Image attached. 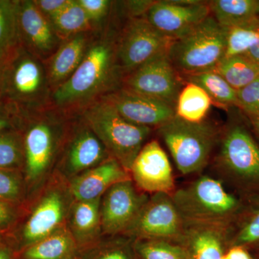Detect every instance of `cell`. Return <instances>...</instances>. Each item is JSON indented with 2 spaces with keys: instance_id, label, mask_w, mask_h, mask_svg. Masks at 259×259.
<instances>
[{
  "instance_id": "1",
  "label": "cell",
  "mask_w": 259,
  "mask_h": 259,
  "mask_svg": "<svg viewBox=\"0 0 259 259\" xmlns=\"http://www.w3.org/2000/svg\"><path fill=\"white\" fill-rule=\"evenodd\" d=\"M117 14L102 28L95 30L86 55L78 69L53 93V105L69 115L79 113L122 87L116 45L120 25Z\"/></svg>"
},
{
  "instance_id": "2",
  "label": "cell",
  "mask_w": 259,
  "mask_h": 259,
  "mask_svg": "<svg viewBox=\"0 0 259 259\" xmlns=\"http://www.w3.org/2000/svg\"><path fill=\"white\" fill-rule=\"evenodd\" d=\"M2 101L23 116L54 105L44 61L21 46L6 59Z\"/></svg>"
},
{
  "instance_id": "3",
  "label": "cell",
  "mask_w": 259,
  "mask_h": 259,
  "mask_svg": "<svg viewBox=\"0 0 259 259\" xmlns=\"http://www.w3.org/2000/svg\"><path fill=\"white\" fill-rule=\"evenodd\" d=\"M71 116L54 105L24 116V157L29 180L45 175L60 153Z\"/></svg>"
},
{
  "instance_id": "4",
  "label": "cell",
  "mask_w": 259,
  "mask_h": 259,
  "mask_svg": "<svg viewBox=\"0 0 259 259\" xmlns=\"http://www.w3.org/2000/svg\"><path fill=\"white\" fill-rule=\"evenodd\" d=\"M107 152L127 171L146 144L151 128L126 120L109 102L100 100L79 112Z\"/></svg>"
},
{
  "instance_id": "5",
  "label": "cell",
  "mask_w": 259,
  "mask_h": 259,
  "mask_svg": "<svg viewBox=\"0 0 259 259\" xmlns=\"http://www.w3.org/2000/svg\"><path fill=\"white\" fill-rule=\"evenodd\" d=\"M171 197L185 227L223 229L238 207L236 197L227 192L222 183L207 176L175 191Z\"/></svg>"
},
{
  "instance_id": "6",
  "label": "cell",
  "mask_w": 259,
  "mask_h": 259,
  "mask_svg": "<svg viewBox=\"0 0 259 259\" xmlns=\"http://www.w3.org/2000/svg\"><path fill=\"white\" fill-rule=\"evenodd\" d=\"M228 28L209 15L168 49L174 67L184 76L214 69L226 53Z\"/></svg>"
},
{
  "instance_id": "7",
  "label": "cell",
  "mask_w": 259,
  "mask_h": 259,
  "mask_svg": "<svg viewBox=\"0 0 259 259\" xmlns=\"http://www.w3.org/2000/svg\"><path fill=\"white\" fill-rule=\"evenodd\" d=\"M157 129L182 175L197 173L207 165L218 139L212 125L187 122L175 115Z\"/></svg>"
},
{
  "instance_id": "8",
  "label": "cell",
  "mask_w": 259,
  "mask_h": 259,
  "mask_svg": "<svg viewBox=\"0 0 259 259\" xmlns=\"http://www.w3.org/2000/svg\"><path fill=\"white\" fill-rule=\"evenodd\" d=\"M171 41L144 17L125 18L116 45L117 63L123 77L167 50Z\"/></svg>"
},
{
  "instance_id": "9",
  "label": "cell",
  "mask_w": 259,
  "mask_h": 259,
  "mask_svg": "<svg viewBox=\"0 0 259 259\" xmlns=\"http://www.w3.org/2000/svg\"><path fill=\"white\" fill-rule=\"evenodd\" d=\"M121 88L151 97L175 109L182 89V78L174 67L167 49L125 75Z\"/></svg>"
},
{
  "instance_id": "10",
  "label": "cell",
  "mask_w": 259,
  "mask_h": 259,
  "mask_svg": "<svg viewBox=\"0 0 259 259\" xmlns=\"http://www.w3.org/2000/svg\"><path fill=\"white\" fill-rule=\"evenodd\" d=\"M128 231L141 240H184L186 227L171 195L158 193L148 199Z\"/></svg>"
},
{
  "instance_id": "11",
  "label": "cell",
  "mask_w": 259,
  "mask_h": 259,
  "mask_svg": "<svg viewBox=\"0 0 259 259\" xmlns=\"http://www.w3.org/2000/svg\"><path fill=\"white\" fill-rule=\"evenodd\" d=\"M60 153L61 166L73 175L88 171L112 158L79 113L71 116Z\"/></svg>"
},
{
  "instance_id": "12",
  "label": "cell",
  "mask_w": 259,
  "mask_h": 259,
  "mask_svg": "<svg viewBox=\"0 0 259 259\" xmlns=\"http://www.w3.org/2000/svg\"><path fill=\"white\" fill-rule=\"evenodd\" d=\"M211 15L208 3L199 1L153 2L144 18L172 40L190 32Z\"/></svg>"
},
{
  "instance_id": "13",
  "label": "cell",
  "mask_w": 259,
  "mask_h": 259,
  "mask_svg": "<svg viewBox=\"0 0 259 259\" xmlns=\"http://www.w3.org/2000/svg\"><path fill=\"white\" fill-rule=\"evenodd\" d=\"M218 161L229 175L259 184V147L244 127L235 125L227 131Z\"/></svg>"
},
{
  "instance_id": "14",
  "label": "cell",
  "mask_w": 259,
  "mask_h": 259,
  "mask_svg": "<svg viewBox=\"0 0 259 259\" xmlns=\"http://www.w3.org/2000/svg\"><path fill=\"white\" fill-rule=\"evenodd\" d=\"M147 201L146 195L138 193L131 180L112 186L105 192L100 207L102 230L108 234L127 231Z\"/></svg>"
},
{
  "instance_id": "15",
  "label": "cell",
  "mask_w": 259,
  "mask_h": 259,
  "mask_svg": "<svg viewBox=\"0 0 259 259\" xmlns=\"http://www.w3.org/2000/svg\"><path fill=\"white\" fill-rule=\"evenodd\" d=\"M18 25L20 46L42 61L50 58L63 42L33 0H18Z\"/></svg>"
},
{
  "instance_id": "16",
  "label": "cell",
  "mask_w": 259,
  "mask_h": 259,
  "mask_svg": "<svg viewBox=\"0 0 259 259\" xmlns=\"http://www.w3.org/2000/svg\"><path fill=\"white\" fill-rule=\"evenodd\" d=\"M137 187L149 193L171 195L175 183L166 152L156 141L146 143L135 158L131 171Z\"/></svg>"
},
{
  "instance_id": "17",
  "label": "cell",
  "mask_w": 259,
  "mask_h": 259,
  "mask_svg": "<svg viewBox=\"0 0 259 259\" xmlns=\"http://www.w3.org/2000/svg\"><path fill=\"white\" fill-rule=\"evenodd\" d=\"M101 100L109 102L126 120L151 129L158 128L176 115L174 107L122 88Z\"/></svg>"
},
{
  "instance_id": "18",
  "label": "cell",
  "mask_w": 259,
  "mask_h": 259,
  "mask_svg": "<svg viewBox=\"0 0 259 259\" xmlns=\"http://www.w3.org/2000/svg\"><path fill=\"white\" fill-rule=\"evenodd\" d=\"M94 31L83 32L63 40L58 50L44 61L53 93L70 79L86 55Z\"/></svg>"
},
{
  "instance_id": "19",
  "label": "cell",
  "mask_w": 259,
  "mask_h": 259,
  "mask_svg": "<svg viewBox=\"0 0 259 259\" xmlns=\"http://www.w3.org/2000/svg\"><path fill=\"white\" fill-rule=\"evenodd\" d=\"M129 180L125 168L110 158L74 179L71 185V193L78 201L94 200L101 198L102 194L112 186Z\"/></svg>"
},
{
  "instance_id": "20",
  "label": "cell",
  "mask_w": 259,
  "mask_h": 259,
  "mask_svg": "<svg viewBox=\"0 0 259 259\" xmlns=\"http://www.w3.org/2000/svg\"><path fill=\"white\" fill-rule=\"evenodd\" d=\"M65 214L64 198L59 192H49L37 204L25 224L24 239L30 244L37 243L57 231Z\"/></svg>"
},
{
  "instance_id": "21",
  "label": "cell",
  "mask_w": 259,
  "mask_h": 259,
  "mask_svg": "<svg viewBox=\"0 0 259 259\" xmlns=\"http://www.w3.org/2000/svg\"><path fill=\"white\" fill-rule=\"evenodd\" d=\"M208 5L211 15L225 28L259 23L258 0H214Z\"/></svg>"
},
{
  "instance_id": "22",
  "label": "cell",
  "mask_w": 259,
  "mask_h": 259,
  "mask_svg": "<svg viewBox=\"0 0 259 259\" xmlns=\"http://www.w3.org/2000/svg\"><path fill=\"white\" fill-rule=\"evenodd\" d=\"M192 259H223V229L214 227H186L185 238Z\"/></svg>"
},
{
  "instance_id": "23",
  "label": "cell",
  "mask_w": 259,
  "mask_h": 259,
  "mask_svg": "<svg viewBox=\"0 0 259 259\" xmlns=\"http://www.w3.org/2000/svg\"><path fill=\"white\" fill-rule=\"evenodd\" d=\"M212 100L204 90L188 83L181 90L175 107V113L182 120L200 122L208 113Z\"/></svg>"
},
{
  "instance_id": "24",
  "label": "cell",
  "mask_w": 259,
  "mask_h": 259,
  "mask_svg": "<svg viewBox=\"0 0 259 259\" xmlns=\"http://www.w3.org/2000/svg\"><path fill=\"white\" fill-rule=\"evenodd\" d=\"M212 70L236 91L259 78V66L245 55L223 58Z\"/></svg>"
},
{
  "instance_id": "25",
  "label": "cell",
  "mask_w": 259,
  "mask_h": 259,
  "mask_svg": "<svg viewBox=\"0 0 259 259\" xmlns=\"http://www.w3.org/2000/svg\"><path fill=\"white\" fill-rule=\"evenodd\" d=\"M50 21L62 41L78 34L96 30L77 0H71Z\"/></svg>"
},
{
  "instance_id": "26",
  "label": "cell",
  "mask_w": 259,
  "mask_h": 259,
  "mask_svg": "<svg viewBox=\"0 0 259 259\" xmlns=\"http://www.w3.org/2000/svg\"><path fill=\"white\" fill-rule=\"evenodd\" d=\"M20 47L18 0H0V60H6Z\"/></svg>"
},
{
  "instance_id": "27",
  "label": "cell",
  "mask_w": 259,
  "mask_h": 259,
  "mask_svg": "<svg viewBox=\"0 0 259 259\" xmlns=\"http://www.w3.org/2000/svg\"><path fill=\"white\" fill-rule=\"evenodd\" d=\"M72 237L64 231H58L41 241L33 243L24 252L25 259H69L74 253Z\"/></svg>"
},
{
  "instance_id": "28",
  "label": "cell",
  "mask_w": 259,
  "mask_h": 259,
  "mask_svg": "<svg viewBox=\"0 0 259 259\" xmlns=\"http://www.w3.org/2000/svg\"><path fill=\"white\" fill-rule=\"evenodd\" d=\"M101 198L78 201L71 212V224L74 235L78 239L93 238L101 226Z\"/></svg>"
},
{
  "instance_id": "29",
  "label": "cell",
  "mask_w": 259,
  "mask_h": 259,
  "mask_svg": "<svg viewBox=\"0 0 259 259\" xmlns=\"http://www.w3.org/2000/svg\"><path fill=\"white\" fill-rule=\"evenodd\" d=\"M187 82L194 83L205 91L211 100L223 106L238 105L236 90L213 70L184 76Z\"/></svg>"
},
{
  "instance_id": "30",
  "label": "cell",
  "mask_w": 259,
  "mask_h": 259,
  "mask_svg": "<svg viewBox=\"0 0 259 259\" xmlns=\"http://www.w3.org/2000/svg\"><path fill=\"white\" fill-rule=\"evenodd\" d=\"M259 39V23L228 28L224 58L244 55Z\"/></svg>"
},
{
  "instance_id": "31",
  "label": "cell",
  "mask_w": 259,
  "mask_h": 259,
  "mask_svg": "<svg viewBox=\"0 0 259 259\" xmlns=\"http://www.w3.org/2000/svg\"><path fill=\"white\" fill-rule=\"evenodd\" d=\"M136 248L144 259H190L187 250L169 241L141 240Z\"/></svg>"
},
{
  "instance_id": "32",
  "label": "cell",
  "mask_w": 259,
  "mask_h": 259,
  "mask_svg": "<svg viewBox=\"0 0 259 259\" xmlns=\"http://www.w3.org/2000/svg\"><path fill=\"white\" fill-rule=\"evenodd\" d=\"M24 157L23 140L13 133L0 134V168L18 166Z\"/></svg>"
},
{
  "instance_id": "33",
  "label": "cell",
  "mask_w": 259,
  "mask_h": 259,
  "mask_svg": "<svg viewBox=\"0 0 259 259\" xmlns=\"http://www.w3.org/2000/svg\"><path fill=\"white\" fill-rule=\"evenodd\" d=\"M95 30L102 28L111 16L114 2L109 0H77Z\"/></svg>"
},
{
  "instance_id": "34",
  "label": "cell",
  "mask_w": 259,
  "mask_h": 259,
  "mask_svg": "<svg viewBox=\"0 0 259 259\" xmlns=\"http://www.w3.org/2000/svg\"><path fill=\"white\" fill-rule=\"evenodd\" d=\"M238 105L250 117L259 116V78L236 91Z\"/></svg>"
},
{
  "instance_id": "35",
  "label": "cell",
  "mask_w": 259,
  "mask_h": 259,
  "mask_svg": "<svg viewBox=\"0 0 259 259\" xmlns=\"http://www.w3.org/2000/svg\"><path fill=\"white\" fill-rule=\"evenodd\" d=\"M18 179L8 172L0 170V199H15L20 194Z\"/></svg>"
},
{
  "instance_id": "36",
  "label": "cell",
  "mask_w": 259,
  "mask_h": 259,
  "mask_svg": "<svg viewBox=\"0 0 259 259\" xmlns=\"http://www.w3.org/2000/svg\"><path fill=\"white\" fill-rule=\"evenodd\" d=\"M259 241V212L247 223L236 238V244L242 245Z\"/></svg>"
},
{
  "instance_id": "37",
  "label": "cell",
  "mask_w": 259,
  "mask_h": 259,
  "mask_svg": "<svg viewBox=\"0 0 259 259\" xmlns=\"http://www.w3.org/2000/svg\"><path fill=\"white\" fill-rule=\"evenodd\" d=\"M37 9L49 20L59 14L71 0H33Z\"/></svg>"
},
{
  "instance_id": "38",
  "label": "cell",
  "mask_w": 259,
  "mask_h": 259,
  "mask_svg": "<svg viewBox=\"0 0 259 259\" xmlns=\"http://www.w3.org/2000/svg\"><path fill=\"white\" fill-rule=\"evenodd\" d=\"M97 259H131L127 252L120 248H111L99 255Z\"/></svg>"
},
{
  "instance_id": "39",
  "label": "cell",
  "mask_w": 259,
  "mask_h": 259,
  "mask_svg": "<svg viewBox=\"0 0 259 259\" xmlns=\"http://www.w3.org/2000/svg\"><path fill=\"white\" fill-rule=\"evenodd\" d=\"M225 255L228 259H251L248 252L239 246L231 248Z\"/></svg>"
},
{
  "instance_id": "40",
  "label": "cell",
  "mask_w": 259,
  "mask_h": 259,
  "mask_svg": "<svg viewBox=\"0 0 259 259\" xmlns=\"http://www.w3.org/2000/svg\"><path fill=\"white\" fill-rule=\"evenodd\" d=\"M13 214L9 207L0 200V226H5L11 221Z\"/></svg>"
},
{
  "instance_id": "41",
  "label": "cell",
  "mask_w": 259,
  "mask_h": 259,
  "mask_svg": "<svg viewBox=\"0 0 259 259\" xmlns=\"http://www.w3.org/2000/svg\"><path fill=\"white\" fill-rule=\"evenodd\" d=\"M244 55L259 66V39L258 41L255 42L254 45L252 46Z\"/></svg>"
},
{
  "instance_id": "42",
  "label": "cell",
  "mask_w": 259,
  "mask_h": 259,
  "mask_svg": "<svg viewBox=\"0 0 259 259\" xmlns=\"http://www.w3.org/2000/svg\"><path fill=\"white\" fill-rule=\"evenodd\" d=\"M5 65H6V60H0V105L3 103V101H2V95H3V83Z\"/></svg>"
},
{
  "instance_id": "43",
  "label": "cell",
  "mask_w": 259,
  "mask_h": 259,
  "mask_svg": "<svg viewBox=\"0 0 259 259\" xmlns=\"http://www.w3.org/2000/svg\"><path fill=\"white\" fill-rule=\"evenodd\" d=\"M251 119L252 123L254 126L255 131H257L259 135V116H255V117H250Z\"/></svg>"
},
{
  "instance_id": "44",
  "label": "cell",
  "mask_w": 259,
  "mask_h": 259,
  "mask_svg": "<svg viewBox=\"0 0 259 259\" xmlns=\"http://www.w3.org/2000/svg\"><path fill=\"white\" fill-rule=\"evenodd\" d=\"M0 259H10L8 252L5 251V250L0 249Z\"/></svg>"
},
{
  "instance_id": "45",
  "label": "cell",
  "mask_w": 259,
  "mask_h": 259,
  "mask_svg": "<svg viewBox=\"0 0 259 259\" xmlns=\"http://www.w3.org/2000/svg\"><path fill=\"white\" fill-rule=\"evenodd\" d=\"M223 259H228V258H227L226 255H224V256H223Z\"/></svg>"
}]
</instances>
